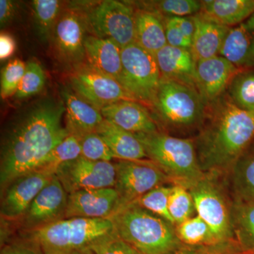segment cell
<instances>
[{
  "instance_id": "obj_1",
  "label": "cell",
  "mask_w": 254,
  "mask_h": 254,
  "mask_svg": "<svg viewBox=\"0 0 254 254\" xmlns=\"http://www.w3.org/2000/svg\"><path fill=\"white\" fill-rule=\"evenodd\" d=\"M63 100L33 105L5 133L0 160L1 191L18 177L39 170L57 145L68 136Z\"/></svg>"
},
{
  "instance_id": "obj_2",
  "label": "cell",
  "mask_w": 254,
  "mask_h": 254,
  "mask_svg": "<svg viewBox=\"0 0 254 254\" xmlns=\"http://www.w3.org/2000/svg\"><path fill=\"white\" fill-rule=\"evenodd\" d=\"M254 138V112L237 107L227 92L205 105L195 146L204 174L230 172Z\"/></svg>"
},
{
  "instance_id": "obj_3",
  "label": "cell",
  "mask_w": 254,
  "mask_h": 254,
  "mask_svg": "<svg viewBox=\"0 0 254 254\" xmlns=\"http://www.w3.org/2000/svg\"><path fill=\"white\" fill-rule=\"evenodd\" d=\"M117 235L143 254H173L183 244L173 224L132 202L109 218Z\"/></svg>"
},
{
  "instance_id": "obj_4",
  "label": "cell",
  "mask_w": 254,
  "mask_h": 254,
  "mask_svg": "<svg viewBox=\"0 0 254 254\" xmlns=\"http://www.w3.org/2000/svg\"><path fill=\"white\" fill-rule=\"evenodd\" d=\"M134 134L143 145L147 157L163 170L174 185H182L188 190L204 176L193 140L158 131Z\"/></svg>"
},
{
  "instance_id": "obj_5",
  "label": "cell",
  "mask_w": 254,
  "mask_h": 254,
  "mask_svg": "<svg viewBox=\"0 0 254 254\" xmlns=\"http://www.w3.org/2000/svg\"><path fill=\"white\" fill-rule=\"evenodd\" d=\"M115 232L110 219L63 218L28 232L44 254H70L90 248L95 242Z\"/></svg>"
},
{
  "instance_id": "obj_6",
  "label": "cell",
  "mask_w": 254,
  "mask_h": 254,
  "mask_svg": "<svg viewBox=\"0 0 254 254\" xmlns=\"http://www.w3.org/2000/svg\"><path fill=\"white\" fill-rule=\"evenodd\" d=\"M152 106L167 128L173 131L199 129L205 105L195 88L168 80H161Z\"/></svg>"
},
{
  "instance_id": "obj_7",
  "label": "cell",
  "mask_w": 254,
  "mask_h": 254,
  "mask_svg": "<svg viewBox=\"0 0 254 254\" xmlns=\"http://www.w3.org/2000/svg\"><path fill=\"white\" fill-rule=\"evenodd\" d=\"M218 175L205 174L188 189L194 202L195 211L210 227L216 243L234 240L231 208L218 183Z\"/></svg>"
},
{
  "instance_id": "obj_8",
  "label": "cell",
  "mask_w": 254,
  "mask_h": 254,
  "mask_svg": "<svg viewBox=\"0 0 254 254\" xmlns=\"http://www.w3.org/2000/svg\"><path fill=\"white\" fill-rule=\"evenodd\" d=\"M121 55L120 83L136 101L152 106L162 80L155 55L133 43Z\"/></svg>"
},
{
  "instance_id": "obj_9",
  "label": "cell",
  "mask_w": 254,
  "mask_h": 254,
  "mask_svg": "<svg viewBox=\"0 0 254 254\" xmlns=\"http://www.w3.org/2000/svg\"><path fill=\"white\" fill-rule=\"evenodd\" d=\"M134 12L129 4L106 0L95 4L86 15L93 36L112 40L123 49L135 43Z\"/></svg>"
},
{
  "instance_id": "obj_10",
  "label": "cell",
  "mask_w": 254,
  "mask_h": 254,
  "mask_svg": "<svg viewBox=\"0 0 254 254\" xmlns=\"http://www.w3.org/2000/svg\"><path fill=\"white\" fill-rule=\"evenodd\" d=\"M115 165L116 178L114 188L120 198L119 208L135 201L153 189L172 182L152 161L120 160Z\"/></svg>"
},
{
  "instance_id": "obj_11",
  "label": "cell",
  "mask_w": 254,
  "mask_h": 254,
  "mask_svg": "<svg viewBox=\"0 0 254 254\" xmlns=\"http://www.w3.org/2000/svg\"><path fill=\"white\" fill-rule=\"evenodd\" d=\"M70 82L76 95L100 111L121 100L136 101L120 82L88 63L73 70Z\"/></svg>"
},
{
  "instance_id": "obj_12",
  "label": "cell",
  "mask_w": 254,
  "mask_h": 254,
  "mask_svg": "<svg viewBox=\"0 0 254 254\" xmlns=\"http://www.w3.org/2000/svg\"><path fill=\"white\" fill-rule=\"evenodd\" d=\"M73 9L63 11L51 40L58 59L72 70L87 63L84 40L88 28L86 14Z\"/></svg>"
},
{
  "instance_id": "obj_13",
  "label": "cell",
  "mask_w": 254,
  "mask_h": 254,
  "mask_svg": "<svg viewBox=\"0 0 254 254\" xmlns=\"http://www.w3.org/2000/svg\"><path fill=\"white\" fill-rule=\"evenodd\" d=\"M55 175L69 194L81 190L114 188L116 170L112 162L93 161L80 156L60 165Z\"/></svg>"
},
{
  "instance_id": "obj_14",
  "label": "cell",
  "mask_w": 254,
  "mask_h": 254,
  "mask_svg": "<svg viewBox=\"0 0 254 254\" xmlns=\"http://www.w3.org/2000/svg\"><path fill=\"white\" fill-rule=\"evenodd\" d=\"M55 176L43 170L26 174L11 182L1 191V218L14 220L21 219L32 202Z\"/></svg>"
},
{
  "instance_id": "obj_15",
  "label": "cell",
  "mask_w": 254,
  "mask_h": 254,
  "mask_svg": "<svg viewBox=\"0 0 254 254\" xmlns=\"http://www.w3.org/2000/svg\"><path fill=\"white\" fill-rule=\"evenodd\" d=\"M68 197V193L55 175L20 219L21 225L30 232L65 218Z\"/></svg>"
},
{
  "instance_id": "obj_16",
  "label": "cell",
  "mask_w": 254,
  "mask_h": 254,
  "mask_svg": "<svg viewBox=\"0 0 254 254\" xmlns=\"http://www.w3.org/2000/svg\"><path fill=\"white\" fill-rule=\"evenodd\" d=\"M119 208L115 188L78 190L68 194L65 218L109 219Z\"/></svg>"
},
{
  "instance_id": "obj_17",
  "label": "cell",
  "mask_w": 254,
  "mask_h": 254,
  "mask_svg": "<svg viewBox=\"0 0 254 254\" xmlns=\"http://www.w3.org/2000/svg\"><path fill=\"white\" fill-rule=\"evenodd\" d=\"M240 71L220 55L195 63V87L205 105L223 95Z\"/></svg>"
},
{
  "instance_id": "obj_18",
  "label": "cell",
  "mask_w": 254,
  "mask_h": 254,
  "mask_svg": "<svg viewBox=\"0 0 254 254\" xmlns=\"http://www.w3.org/2000/svg\"><path fill=\"white\" fill-rule=\"evenodd\" d=\"M105 120L133 133L158 131V127L149 110L139 102L121 100L100 110Z\"/></svg>"
},
{
  "instance_id": "obj_19",
  "label": "cell",
  "mask_w": 254,
  "mask_h": 254,
  "mask_svg": "<svg viewBox=\"0 0 254 254\" xmlns=\"http://www.w3.org/2000/svg\"><path fill=\"white\" fill-rule=\"evenodd\" d=\"M61 95L66 108L65 127L68 133L81 138L96 132L104 120L100 110L66 87L62 89Z\"/></svg>"
},
{
  "instance_id": "obj_20",
  "label": "cell",
  "mask_w": 254,
  "mask_h": 254,
  "mask_svg": "<svg viewBox=\"0 0 254 254\" xmlns=\"http://www.w3.org/2000/svg\"><path fill=\"white\" fill-rule=\"evenodd\" d=\"M162 80L195 87V63L190 50L165 46L155 54Z\"/></svg>"
},
{
  "instance_id": "obj_21",
  "label": "cell",
  "mask_w": 254,
  "mask_h": 254,
  "mask_svg": "<svg viewBox=\"0 0 254 254\" xmlns=\"http://www.w3.org/2000/svg\"><path fill=\"white\" fill-rule=\"evenodd\" d=\"M219 55L239 69H252L254 67V28L247 21L230 28Z\"/></svg>"
},
{
  "instance_id": "obj_22",
  "label": "cell",
  "mask_w": 254,
  "mask_h": 254,
  "mask_svg": "<svg viewBox=\"0 0 254 254\" xmlns=\"http://www.w3.org/2000/svg\"><path fill=\"white\" fill-rule=\"evenodd\" d=\"M192 18L195 32L190 51L195 63L218 56L230 28L205 19L199 14Z\"/></svg>"
},
{
  "instance_id": "obj_23",
  "label": "cell",
  "mask_w": 254,
  "mask_h": 254,
  "mask_svg": "<svg viewBox=\"0 0 254 254\" xmlns=\"http://www.w3.org/2000/svg\"><path fill=\"white\" fill-rule=\"evenodd\" d=\"M87 63L120 82L123 71L122 49L110 39L86 35L84 40Z\"/></svg>"
},
{
  "instance_id": "obj_24",
  "label": "cell",
  "mask_w": 254,
  "mask_h": 254,
  "mask_svg": "<svg viewBox=\"0 0 254 254\" xmlns=\"http://www.w3.org/2000/svg\"><path fill=\"white\" fill-rule=\"evenodd\" d=\"M199 14L214 23L227 26H237L254 14V0H205L201 1Z\"/></svg>"
},
{
  "instance_id": "obj_25",
  "label": "cell",
  "mask_w": 254,
  "mask_h": 254,
  "mask_svg": "<svg viewBox=\"0 0 254 254\" xmlns=\"http://www.w3.org/2000/svg\"><path fill=\"white\" fill-rule=\"evenodd\" d=\"M96 133L108 145L115 158L141 160L148 158L143 145L134 133L120 128L108 120L104 119Z\"/></svg>"
},
{
  "instance_id": "obj_26",
  "label": "cell",
  "mask_w": 254,
  "mask_h": 254,
  "mask_svg": "<svg viewBox=\"0 0 254 254\" xmlns=\"http://www.w3.org/2000/svg\"><path fill=\"white\" fill-rule=\"evenodd\" d=\"M134 21L137 45L154 55L168 45L165 23L160 15L140 8L135 10Z\"/></svg>"
},
{
  "instance_id": "obj_27",
  "label": "cell",
  "mask_w": 254,
  "mask_h": 254,
  "mask_svg": "<svg viewBox=\"0 0 254 254\" xmlns=\"http://www.w3.org/2000/svg\"><path fill=\"white\" fill-rule=\"evenodd\" d=\"M230 173L235 200L254 202V151H246Z\"/></svg>"
},
{
  "instance_id": "obj_28",
  "label": "cell",
  "mask_w": 254,
  "mask_h": 254,
  "mask_svg": "<svg viewBox=\"0 0 254 254\" xmlns=\"http://www.w3.org/2000/svg\"><path fill=\"white\" fill-rule=\"evenodd\" d=\"M232 227L235 239L244 250L254 253V202H232Z\"/></svg>"
},
{
  "instance_id": "obj_29",
  "label": "cell",
  "mask_w": 254,
  "mask_h": 254,
  "mask_svg": "<svg viewBox=\"0 0 254 254\" xmlns=\"http://www.w3.org/2000/svg\"><path fill=\"white\" fill-rule=\"evenodd\" d=\"M32 4L37 36L42 43H49L63 13V4L58 0H34Z\"/></svg>"
},
{
  "instance_id": "obj_30",
  "label": "cell",
  "mask_w": 254,
  "mask_h": 254,
  "mask_svg": "<svg viewBox=\"0 0 254 254\" xmlns=\"http://www.w3.org/2000/svg\"><path fill=\"white\" fill-rule=\"evenodd\" d=\"M175 230L179 240L184 245L200 247L216 244L210 227L199 215L176 225Z\"/></svg>"
},
{
  "instance_id": "obj_31",
  "label": "cell",
  "mask_w": 254,
  "mask_h": 254,
  "mask_svg": "<svg viewBox=\"0 0 254 254\" xmlns=\"http://www.w3.org/2000/svg\"><path fill=\"white\" fill-rule=\"evenodd\" d=\"M227 93L237 107L254 112V71L241 70L232 78Z\"/></svg>"
},
{
  "instance_id": "obj_32",
  "label": "cell",
  "mask_w": 254,
  "mask_h": 254,
  "mask_svg": "<svg viewBox=\"0 0 254 254\" xmlns=\"http://www.w3.org/2000/svg\"><path fill=\"white\" fill-rule=\"evenodd\" d=\"M139 3L143 5L141 9L156 13L162 18L193 16L201 9V1L195 0H160Z\"/></svg>"
},
{
  "instance_id": "obj_33",
  "label": "cell",
  "mask_w": 254,
  "mask_h": 254,
  "mask_svg": "<svg viewBox=\"0 0 254 254\" xmlns=\"http://www.w3.org/2000/svg\"><path fill=\"white\" fill-rule=\"evenodd\" d=\"M81 156V139L75 135L68 136L52 150L39 170L53 174L60 165L72 161Z\"/></svg>"
},
{
  "instance_id": "obj_34",
  "label": "cell",
  "mask_w": 254,
  "mask_h": 254,
  "mask_svg": "<svg viewBox=\"0 0 254 254\" xmlns=\"http://www.w3.org/2000/svg\"><path fill=\"white\" fill-rule=\"evenodd\" d=\"M168 207L175 225L192 218L195 210L190 190L182 185H173L169 198Z\"/></svg>"
},
{
  "instance_id": "obj_35",
  "label": "cell",
  "mask_w": 254,
  "mask_h": 254,
  "mask_svg": "<svg viewBox=\"0 0 254 254\" xmlns=\"http://www.w3.org/2000/svg\"><path fill=\"white\" fill-rule=\"evenodd\" d=\"M173 186L160 185L145 193L133 203L142 208L147 209L152 213L156 214L167 221L175 225L173 218L169 211V198Z\"/></svg>"
},
{
  "instance_id": "obj_36",
  "label": "cell",
  "mask_w": 254,
  "mask_h": 254,
  "mask_svg": "<svg viewBox=\"0 0 254 254\" xmlns=\"http://www.w3.org/2000/svg\"><path fill=\"white\" fill-rule=\"evenodd\" d=\"M46 76L41 64L36 61L26 63V70L15 97L17 99L38 94L44 88Z\"/></svg>"
},
{
  "instance_id": "obj_37",
  "label": "cell",
  "mask_w": 254,
  "mask_h": 254,
  "mask_svg": "<svg viewBox=\"0 0 254 254\" xmlns=\"http://www.w3.org/2000/svg\"><path fill=\"white\" fill-rule=\"evenodd\" d=\"M26 64L16 59L10 61L1 70V98L6 99L16 94L26 70Z\"/></svg>"
},
{
  "instance_id": "obj_38",
  "label": "cell",
  "mask_w": 254,
  "mask_h": 254,
  "mask_svg": "<svg viewBox=\"0 0 254 254\" xmlns=\"http://www.w3.org/2000/svg\"><path fill=\"white\" fill-rule=\"evenodd\" d=\"M81 139V156L93 161L111 162L115 158L104 140L96 133H88Z\"/></svg>"
},
{
  "instance_id": "obj_39",
  "label": "cell",
  "mask_w": 254,
  "mask_h": 254,
  "mask_svg": "<svg viewBox=\"0 0 254 254\" xmlns=\"http://www.w3.org/2000/svg\"><path fill=\"white\" fill-rule=\"evenodd\" d=\"M90 248L95 254H143L114 232L95 242Z\"/></svg>"
},
{
  "instance_id": "obj_40",
  "label": "cell",
  "mask_w": 254,
  "mask_h": 254,
  "mask_svg": "<svg viewBox=\"0 0 254 254\" xmlns=\"http://www.w3.org/2000/svg\"><path fill=\"white\" fill-rule=\"evenodd\" d=\"M195 254H254L244 250L236 240L227 241L214 245L195 247Z\"/></svg>"
},
{
  "instance_id": "obj_41",
  "label": "cell",
  "mask_w": 254,
  "mask_h": 254,
  "mask_svg": "<svg viewBox=\"0 0 254 254\" xmlns=\"http://www.w3.org/2000/svg\"><path fill=\"white\" fill-rule=\"evenodd\" d=\"M165 35L168 46L190 50L191 42L182 33L174 17L163 18Z\"/></svg>"
},
{
  "instance_id": "obj_42",
  "label": "cell",
  "mask_w": 254,
  "mask_h": 254,
  "mask_svg": "<svg viewBox=\"0 0 254 254\" xmlns=\"http://www.w3.org/2000/svg\"><path fill=\"white\" fill-rule=\"evenodd\" d=\"M1 254H44L36 242L29 239L21 242H13L1 248Z\"/></svg>"
},
{
  "instance_id": "obj_43",
  "label": "cell",
  "mask_w": 254,
  "mask_h": 254,
  "mask_svg": "<svg viewBox=\"0 0 254 254\" xmlns=\"http://www.w3.org/2000/svg\"><path fill=\"white\" fill-rule=\"evenodd\" d=\"M17 11V6L11 0H0V25L5 27L14 20Z\"/></svg>"
},
{
  "instance_id": "obj_44",
  "label": "cell",
  "mask_w": 254,
  "mask_h": 254,
  "mask_svg": "<svg viewBox=\"0 0 254 254\" xmlns=\"http://www.w3.org/2000/svg\"><path fill=\"white\" fill-rule=\"evenodd\" d=\"M16 50V41L14 37L6 32L0 34V60H5L11 58Z\"/></svg>"
},
{
  "instance_id": "obj_45",
  "label": "cell",
  "mask_w": 254,
  "mask_h": 254,
  "mask_svg": "<svg viewBox=\"0 0 254 254\" xmlns=\"http://www.w3.org/2000/svg\"><path fill=\"white\" fill-rule=\"evenodd\" d=\"M174 18L185 36L192 43V40H193L195 32V24L192 16H185V17H174Z\"/></svg>"
},
{
  "instance_id": "obj_46",
  "label": "cell",
  "mask_w": 254,
  "mask_h": 254,
  "mask_svg": "<svg viewBox=\"0 0 254 254\" xmlns=\"http://www.w3.org/2000/svg\"><path fill=\"white\" fill-rule=\"evenodd\" d=\"M195 247H188L183 245L181 248L179 249L173 254H195Z\"/></svg>"
},
{
  "instance_id": "obj_47",
  "label": "cell",
  "mask_w": 254,
  "mask_h": 254,
  "mask_svg": "<svg viewBox=\"0 0 254 254\" xmlns=\"http://www.w3.org/2000/svg\"><path fill=\"white\" fill-rule=\"evenodd\" d=\"M70 254H95V253L91 250V248H85L75 251V252H73L72 253Z\"/></svg>"
},
{
  "instance_id": "obj_48",
  "label": "cell",
  "mask_w": 254,
  "mask_h": 254,
  "mask_svg": "<svg viewBox=\"0 0 254 254\" xmlns=\"http://www.w3.org/2000/svg\"></svg>"
}]
</instances>
